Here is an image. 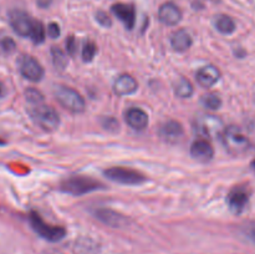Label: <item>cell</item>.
<instances>
[{
	"label": "cell",
	"mask_w": 255,
	"mask_h": 254,
	"mask_svg": "<svg viewBox=\"0 0 255 254\" xmlns=\"http://www.w3.org/2000/svg\"><path fill=\"white\" fill-rule=\"evenodd\" d=\"M102 188L105 186L101 182L86 176H70L60 184V189L71 196H82Z\"/></svg>",
	"instance_id": "1"
},
{
	"label": "cell",
	"mask_w": 255,
	"mask_h": 254,
	"mask_svg": "<svg viewBox=\"0 0 255 254\" xmlns=\"http://www.w3.org/2000/svg\"><path fill=\"white\" fill-rule=\"evenodd\" d=\"M137 89H138L137 81L128 74L120 75L114 84V91L120 96H127V95L134 94Z\"/></svg>",
	"instance_id": "18"
},
{
	"label": "cell",
	"mask_w": 255,
	"mask_h": 254,
	"mask_svg": "<svg viewBox=\"0 0 255 254\" xmlns=\"http://www.w3.org/2000/svg\"><path fill=\"white\" fill-rule=\"evenodd\" d=\"M192 44H193V39H192L191 34L184 29L177 30L171 37L172 47L178 52L187 51L192 46Z\"/></svg>",
	"instance_id": "19"
},
{
	"label": "cell",
	"mask_w": 255,
	"mask_h": 254,
	"mask_svg": "<svg viewBox=\"0 0 255 254\" xmlns=\"http://www.w3.org/2000/svg\"><path fill=\"white\" fill-rule=\"evenodd\" d=\"M244 233H246V236L248 237L252 242L255 243V223L248 224V226L244 228Z\"/></svg>",
	"instance_id": "32"
},
{
	"label": "cell",
	"mask_w": 255,
	"mask_h": 254,
	"mask_svg": "<svg viewBox=\"0 0 255 254\" xmlns=\"http://www.w3.org/2000/svg\"><path fill=\"white\" fill-rule=\"evenodd\" d=\"M201 102L202 105L208 110H218L221 109L222 106V99L219 97V95L213 94V92L203 95V96H202Z\"/></svg>",
	"instance_id": "23"
},
{
	"label": "cell",
	"mask_w": 255,
	"mask_h": 254,
	"mask_svg": "<svg viewBox=\"0 0 255 254\" xmlns=\"http://www.w3.org/2000/svg\"><path fill=\"white\" fill-rule=\"evenodd\" d=\"M211 1H214V2H217V1H219V0H211Z\"/></svg>",
	"instance_id": "37"
},
{
	"label": "cell",
	"mask_w": 255,
	"mask_h": 254,
	"mask_svg": "<svg viewBox=\"0 0 255 254\" xmlns=\"http://www.w3.org/2000/svg\"><path fill=\"white\" fill-rule=\"evenodd\" d=\"M191 156L198 162H209L214 156V149L206 138L196 139L191 146Z\"/></svg>",
	"instance_id": "16"
},
{
	"label": "cell",
	"mask_w": 255,
	"mask_h": 254,
	"mask_svg": "<svg viewBox=\"0 0 255 254\" xmlns=\"http://www.w3.org/2000/svg\"><path fill=\"white\" fill-rule=\"evenodd\" d=\"M97 54V46L95 42L92 41H86L82 47V60L85 62H90L94 60V57Z\"/></svg>",
	"instance_id": "25"
},
{
	"label": "cell",
	"mask_w": 255,
	"mask_h": 254,
	"mask_svg": "<svg viewBox=\"0 0 255 254\" xmlns=\"http://www.w3.org/2000/svg\"><path fill=\"white\" fill-rule=\"evenodd\" d=\"M0 144H5V142L2 139H0Z\"/></svg>",
	"instance_id": "35"
},
{
	"label": "cell",
	"mask_w": 255,
	"mask_h": 254,
	"mask_svg": "<svg viewBox=\"0 0 255 254\" xmlns=\"http://www.w3.org/2000/svg\"><path fill=\"white\" fill-rule=\"evenodd\" d=\"M174 94L181 99H188L193 94V86H192L191 81L184 77H181L178 81L174 84Z\"/></svg>",
	"instance_id": "21"
},
{
	"label": "cell",
	"mask_w": 255,
	"mask_h": 254,
	"mask_svg": "<svg viewBox=\"0 0 255 254\" xmlns=\"http://www.w3.org/2000/svg\"><path fill=\"white\" fill-rule=\"evenodd\" d=\"M194 129L201 137H204L207 139H214L222 137L224 125L218 116L203 114L199 115L194 120Z\"/></svg>",
	"instance_id": "5"
},
{
	"label": "cell",
	"mask_w": 255,
	"mask_h": 254,
	"mask_svg": "<svg viewBox=\"0 0 255 254\" xmlns=\"http://www.w3.org/2000/svg\"><path fill=\"white\" fill-rule=\"evenodd\" d=\"M214 26L223 35H231L236 31V21L226 14H219L214 17Z\"/></svg>",
	"instance_id": "20"
},
{
	"label": "cell",
	"mask_w": 255,
	"mask_h": 254,
	"mask_svg": "<svg viewBox=\"0 0 255 254\" xmlns=\"http://www.w3.org/2000/svg\"><path fill=\"white\" fill-rule=\"evenodd\" d=\"M19 71L24 79L37 82L44 77V67L36 59L30 55H24L19 60Z\"/></svg>",
	"instance_id": "10"
},
{
	"label": "cell",
	"mask_w": 255,
	"mask_h": 254,
	"mask_svg": "<svg viewBox=\"0 0 255 254\" xmlns=\"http://www.w3.org/2000/svg\"><path fill=\"white\" fill-rule=\"evenodd\" d=\"M6 94H7V90H6V87H5V85L2 84L1 81H0V100H1V99H4V97L6 96Z\"/></svg>",
	"instance_id": "34"
},
{
	"label": "cell",
	"mask_w": 255,
	"mask_h": 254,
	"mask_svg": "<svg viewBox=\"0 0 255 254\" xmlns=\"http://www.w3.org/2000/svg\"><path fill=\"white\" fill-rule=\"evenodd\" d=\"M29 114L35 124L45 131H55L59 127V114L52 107L45 105L44 102L37 105H30Z\"/></svg>",
	"instance_id": "2"
},
{
	"label": "cell",
	"mask_w": 255,
	"mask_h": 254,
	"mask_svg": "<svg viewBox=\"0 0 255 254\" xmlns=\"http://www.w3.org/2000/svg\"><path fill=\"white\" fill-rule=\"evenodd\" d=\"M25 99H26L27 104L30 105H37L44 102V96H42L41 92L36 89H27L25 90Z\"/></svg>",
	"instance_id": "26"
},
{
	"label": "cell",
	"mask_w": 255,
	"mask_h": 254,
	"mask_svg": "<svg viewBox=\"0 0 255 254\" xmlns=\"http://www.w3.org/2000/svg\"><path fill=\"white\" fill-rule=\"evenodd\" d=\"M221 79V71L214 65H206L202 66L201 69L197 71L196 80L198 82L199 86L204 87V89H209V87L214 86L217 82Z\"/></svg>",
	"instance_id": "13"
},
{
	"label": "cell",
	"mask_w": 255,
	"mask_h": 254,
	"mask_svg": "<svg viewBox=\"0 0 255 254\" xmlns=\"http://www.w3.org/2000/svg\"><path fill=\"white\" fill-rule=\"evenodd\" d=\"M92 214L101 223L112 227V228H122V227H126L128 224V218L124 214L114 211V209L96 208L92 212Z\"/></svg>",
	"instance_id": "11"
},
{
	"label": "cell",
	"mask_w": 255,
	"mask_h": 254,
	"mask_svg": "<svg viewBox=\"0 0 255 254\" xmlns=\"http://www.w3.org/2000/svg\"><path fill=\"white\" fill-rule=\"evenodd\" d=\"M112 12L121 20L125 26L128 30L133 29L134 22H136V10L131 4H124V2H117L111 7Z\"/></svg>",
	"instance_id": "15"
},
{
	"label": "cell",
	"mask_w": 255,
	"mask_h": 254,
	"mask_svg": "<svg viewBox=\"0 0 255 254\" xmlns=\"http://www.w3.org/2000/svg\"><path fill=\"white\" fill-rule=\"evenodd\" d=\"M158 19L162 24L174 26L182 20V11L173 2H164L159 6Z\"/></svg>",
	"instance_id": "14"
},
{
	"label": "cell",
	"mask_w": 255,
	"mask_h": 254,
	"mask_svg": "<svg viewBox=\"0 0 255 254\" xmlns=\"http://www.w3.org/2000/svg\"><path fill=\"white\" fill-rule=\"evenodd\" d=\"M52 0H36V4L39 5L40 7L45 9V7H49L51 5Z\"/></svg>",
	"instance_id": "33"
},
{
	"label": "cell",
	"mask_w": 255,
	"mask_h": 254,
	"mask_svg": "<svg viewBox=\"0 0 255 254\" xmlns=\"http://www.w3.org/2000/svg\"><path fill=\"white\" fill-rule=\"evenodd\" d=\"M96 20L100 25L105 27H110L112 25L111 17L106 14L105 11H97L96 12Z\"/></svg>",
	"instance_id": "28"
},
{
	"label": "cell",
	"mask_w": 255,
	"mask_h": 254,
	"mask_svg": "<svg viewBox=\"0 0 255 254\" xmlns=\"http://www.w3.org/2000/svg\"><path fill=\"white\" fill-rule=\"evenodd\" d=\"M159 136L167 143H178L183 138V127L178 121L169 120L161 126Z\"/></svg>",
	"instance_id": "12"
},
{
	"label": "cell",
	"mask_w": 255,
	"mask_h": 254,
	"mask_svg": "<svg viewBox=\"0 0 255 254\" xmlns=\"http://www.w3.org/2000/svg\"><path fill=\"white\" fill-rule=\"evenodd\" d=\"M222 139L227 151L234 156L244 153L249 148L248 137L237 126L226 127L222 133Z\"/></svg>",
	"instance_id": "6"
},
{
	"label": "cell",
	"mask_w": 255,
	"mask_h": 254,
	"mask_svg": "<svg viewBox=\"0 0 255 254\" xmlns=\"http://www.w3.org/2000/svg\"><path fill=\"white\" fill-rule=\"evenodd\" d=\"M252 166H253V168H254V169H255V161H254V162H253V163H252Z\"/></svg>",
	"instance_id": "36"
},
{
	"label": "cell",
	"mask_w": 255,
	"mask_h": 254,
	"mask_svg": "<svg viewBox=\"0 0 255 254\" xmlns=\"http://www.w3.org/2000/svg\"><path fill=\"white\" fill-rule=\"evenodd\" d=\"M45 36H46V32H45V27L44 25H42V22L39 21V20H35L31 34H30V39H31L35 44H41V42H44Z\"/></svg>",
	"instance_id": "24"
},
{
	"label": "cell",
	"mask_w": 255,
	"mask_h": 254,
	"mask_svg": "<svg viewBox=\"0 0 255 254\" xmlns=\"http://www.w3.org/2000/svg\"><path fill=\"white\" fill-rule=\"evenodd\" d=\"M35 20L30 16L27 12L22 10H11L9 12V24L15 34L22 37H30L32 26H34Z\"/></svg>",
	"instance_id": "8"
},
{
	"label": "cell",
	"mask_w": 255,
	"mask_h": 254,
	"mask_svg": "<svg viewBox=\"0 0 255 254\" xmlns=\"http://www.w3.org/2000/svg\"><path fill=\"white\" fill-rule=\"evenodd\" d=\"M54 95L56 101L67 111L74 112V114H81L85 111V107H86L85 100L76 90L65 86V85H59L55 87Z\"/></svg>",
	"instance_id": "4"
},
{
	"label": "cell",
	"mask_w": 255,
	"mask_h": 254,
	"mask_svg": "<svg viewBox=\"0 0 255 254\" xmlns=\"http://www.w3.org/2000/svg\"><path fill=\"white\" fill-rule=\"evenodd\" d=\"M102 126L104 128L109 129V131H117L119 129V122L114 117H105L102 121Z\"/></svg>",
	"instance_id": "29"
},
{
	"label": "cell",
	"mask_w": 255,
	"mask_h": 254,
	"mask_svg": "<svg viewBox=\"0 0 255 254\" xmlns=\"http://www.w3.org/2000/svg\"><path fill=\"white\" fill-rule=\"evenodd\" d=\"M125 120L131 128L142 131L148 125V115L139 107H131L125 114Z\"/></svg>",
	"instance_id": "17"
},
{
	"label": "cell",
	"mask_w": 255,
	"mask_h": 254,
	"mask_svg": "<svg viewBox=\"0 0 255 254\" xmlns=\"http://www.w3.org/2000/svg\"><path fill=\"white\" fill-rule=\"evenodd\" d=\"M29 222L31 228L34 229L35 233L37 236L41 237L42 239L51 243H56V242L62 241L66 237V229L64 227L60 226H51V224L46 223L41 217L35 212H31L29 216Z\"/></svg>",
	"instance_id": "3"
},
{
	"label": "cell",
	"mask_w": 255,
	"mask_h": 254,
	"mask_svg": "<svg viewBox=\"0 0 255 254\" xmlns=\"http://www.w3.org/2000/svg\"><path fill=\"white\" fill-rule=\"evenodd\" d=\"M249 198H251V192L247 187L236 186L227 196V203L232 213L242 214L248 206Z\"/></svg>",
	"instance_id": "9"
},
{
	"label": "cell",
	"mask_w": 255,
	"mask_h": 254,
	"mask_svg": "<svg viewBox=\"0 0 255 254\" xmlns=\"http://www.w3.org/2000/svg\"><path fill=\"white\" fill-rule=\"evenodd\" d=\"M104 174L110 181L120 184H127V186H136L147 181V177L141 172L127 167H111L107 168Z\"/></svg>",
	"instance_id": "7"
},
{
	"label": "cell",
	"mask_w": 255,
	"mask_h": 254,
	"mask_svg": "<svg viewBox=\"0 0 255 254\" xmlns=\"http://www.w3.org/2000/svg\"><path fill=\"white\" fill-rule=\"evenodd\" d=\"M51 56L52 62H54L55 67L59 70H64L67 66L69 61H67V56L60 47L52 46L51 47Z\"/></svg>",
	"instance_id": "22"
},
{
	"label": "cell",
	"mask_w": 255,
	"mask_h": 254,
	"mask_svg": "<svg viewBox=\"0 0 255 254\" xmlns=\"http://www.w3.org/2000/svg\"><path fill=\"white\" fill-rule=\"evenodd\" d=\"M60 26L59 24H56V22H50L49 25H47V35H49L50 37H52V39H56V37L60 36Z\"/></svg>",
	"instance_id": "30"
},
{
	"label": "cell",
	"mask_w": 255,
	"mask_h": 254,
	"mask_svg": "<svg viewBox=\"0 0 255 254\" xmlns=\"http://www.w3.org/2000/svg\"><path fill=\"white\" fill-rule=\"evenodd\" d=\"M16 49V44L14 40L9 36L0 37V51L4 54H11Z\"/></svg>",
	"instance_id": "27"
},
{
	"label": "cell",
	"mask_w": 255,
	"mask_h": 254,
	"mask_svg": "<svg viewBox=\"0 0 255 254\" xmlns=\"http://www.w3.org/2000/svg\"><path fill=\"white\" fill-rule=\"evenodd\" d=\"M76 46H77V42H76V40H75V37L74 36L67 37V40H66L67 54H70L71 56H74L75 52H76Z\"/></svg>",
	"instance_id": "31"
}]
</instances>
